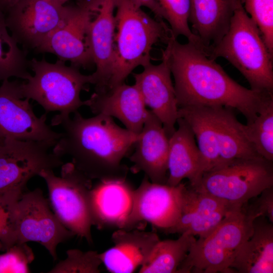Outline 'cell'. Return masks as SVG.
<instances>
[{"instance_id":"obj_12","label":"cell","mask_w":273,"mask_h":273,"mask_svg":"<svg viewBox=\"0 0 273 273\" xmlns=\"http://www.w3.org/2000/svg\"><path fill=\"white\" fill-rule=\"evenodd\" d=\"M52 149L42 143L5 138L0 146V192L23 191L41 170L61 167L62 158Z\"/></svg>"},{"instance_id":"obj_31","label":"cell","mask_w":273,"mask_h":273,"mask_svg":"<svg viewBox=\"0 0 273 273\" xmlns=\"http://www.w3.org/2000/svg\"><path fill=\"white\" fill-rule=\"evenodd\" d=\"M244 3L246 12L257 26L273 56V0H244Z\"/></svg>"},{"instance_id":"obj_14","label":"cell","mask_w":273,"mask_h":273,"mask_svg":"<svg viewBox=\"0 0 273 273\" xmlns=\"http://www.w3.org/2000/svg\"><path fill=\"white\" fill-rule=\"evenodd\" d=\"M17 243L36 242L56 260L58 245L74 234L67 229L50 209L39 189L22 194L17 208Z\"/></svg>"},{"instance_id":"obj_17","label":"cell","mask_w":273,"mask_h":273,"mask_svg":"<svg viewBox=\"0 0 273 273\" xmlns=\"http://www.w3.org/2000/svg\"><path fill=\"white\" fill-rule=\"evenodd\" d=\"M134 190L126 176L99 179L89 195L93 225L98 229H126L133 207Z\"/></svg>"},{"instance_id":"obj_32","label":"cell","mask_w":273,"mask_h":273,"mask_svg":"<svg viewBox=\"0 0 273 273\" xmlns=\"http://www.w3.org/2000/svg\"><path fill=\"white\" fill-rule=\"evenodd\" d=\"M67 257L59 262L49 272L98 273L102 264L99 253L95 251L83 252L79 249H70L67 251Z\"/></svg>"},{"instance_id":"obj_23","label":"cell","mask_w":273,"mask_h":273,"mask_svg":"<svg viewBox=\"0 0 273 273\" xmlns=\"http://www.w3.org/2000/svg\"><path fill=\"white\" fill-rule=\"evenodd\" d=\"M178 127L169 137L166 184L175 186L185 179L194 186L203 173L202 160L194 134L187 122L178 117Z\"/></svg>"},{"instance_id":"obj_2","label":"cell","mask_w":273,"mask_h":273,"mask_svg":"<svg viewBox=\"0 0 273 273\" xmlns=\"http://www.w3.org/2000/svg\"><path fill=\"white\" fill-rule=\"evenodd\" d=\"M62 135L53 152L69 157L75 167L91 179L126 176L122 160L130 155L139 134L101 114L85 118L78 112L61 121Z\"/></svg>"},{"instance_id":"obj_29","label":"cell","mask_w":273,"mask_h":273,"mask_svg":"<svg viewBox=\"0 0 273 273\" xmlns=\"http://www.w3.org/2000/svg\"><path fill=\"white\" fill-rule=\"evenodd\" d=\"M23 191L0 192V250L7 251L17 243L16 216L18 202Z\"/></svg>"},{"instance_id":"obj_38","label":"cell","mask_w":273,"mask_h":273,"mask_svg":"<svg viewBox=\"0 0 273 273\" xmlns=\"http://www.w3.org/2000/svg\"><path fill=\"white\" fill-rule=\"evenodd\" d=\"M5 138L3 137V136L0 135V146L3 143V141L4 140Z\"/></svg>"},{"instance_id":"obj_22","label":"cell","mask_w":273,"mask_h":273,"mask_svg":"<svg viewBox=\"0 0 273 273\" xmlns=\"http://www.w3.org/2000/svg\"><path fill=\"white\" fill-rule=\"evenodd\" d=\"M160 240L154 232L117 229L112 235L113 246L99 256L109 272L132 273L143 265Z\"/></svg>"},{"instance_id":"obj_35","label":"cell","mask_w":273,"mask_h":273,"mask_svg":"<svg viewBox=\"0 0 273 273\" xmlns=\"http://www.w3.org/2000/svg\"><path fill=\"white\" fill-rule=\"evenodd\" d=\"M139 7H145L154 14L155 19L161 22L166 20V14L157 0H133Z\"/></svg>"},{"instance_id":"obj_20","label":"cell","mask_w":273,"mask_h":273,"mask_svg":"<svg viewBox=\"0 0 273 273\" xmlns=\"http://www.w3.org/2000/svg\"><path fill=\"white\" fill-rule=\"evenodd\" d=\"M84 106L95 115L116 118L136 134L141 132L149 113L136 85L124 82L109 89L95 91L84 101Z\"/></svg>"},{"instance_id":"obj_30","label":"cell","mask_w":273,"mask_h":273,"mask_svg":"<svg viewBox=\"0 0 273 273\" xmlns=\"http://www.w3.org/2000/svg\"><path fill=\"white\" fill-rule=\"evenodd\" d=\"M163 11L169 23L172 36L177 39L180 35L202 48L197 37L192 32L189 25L191 0H157Z\"/></svg>"},{"instance_id":"obj_9","label":"cell","mask_w":273,"mask_h":273,"mask_svg":"<svg viewBox=\"0 0 273 273\" xmlns=\"http://www.w3.org/2000/svg\"><path fill=\"white\" fill-rule=\"evenodd\" d=\"M61 175L53 170H41L38 176L47 185L54 212L62 223L74 235L93 243V225L89 205L92 179L78 170L71 162L61 166Z\"/></svg>"},{"instance_id":"obj_34","label":"cell","mask_w":273,"mask_h":273,"mask_svg":"<svg viewBox=\"0 0 273 273\" xmlns=\"http://www.w3.org/2000/svg\"><path fill=\"white\" fill-rule=\"evenodd\" d=\"M252 199V203L245 204L247 211L257 217H265L273 223V187L264 189Z\"/></svg>"},{"instance_id":"obj_15","label":"cell","mask_w":273,"mask_h":273,"mask_svg":"<svg viewBox=\"0 0 273 273\" xmlns=\"http://www.w3.org/2000/svg\"><path fill=\"white\" fill-rule=\"evenodd\" d=\"M186 186L182 182L175 186L154 183L145 176L134 190L133 207L126 230L147 222L168 234L179 218Z\"/></svg>"},{"instance_id":"obj_27","label":"cell","mask_w":273,"mask_h":273,"mask_svg":"<svg viewBox=\"0 0 273 273\" xmlns=\"http://www.w3.org/2000/svg\"><path fill=\"white\" fill-rule=\"evenodd\" d=\"M8 30L5 14L0 9V81L11 77L27 80L31 76L29 60Z\"/></svg>"},{"instance_id":"obj_19","label":"cell","mask_w":273,"mask_h":273,"mask_svg":"<svg viewBox=\"0 0 273 273\" xmlns=\"http://www.w3.org/2000/svg\"><path fill=\"white\" fill-rule=\"evenodd\" d=\"M242 206L232 205L186 185L183 192L179 218L168 234L187 233L199 238L204 237L221 222L229 212Z\"/></svg>"},{"instance_id":"obj_3","label":"cell","mask_w":273,"mask_h":273,"mask_svg":"<svg viewBox=\"0 0 273 273\" xmlns=\"http://www.w3.org/2000/svg\"><path fill=\"white\" fill-rule=\"evenodd\" d=\"M233 109L225 107L178 108L193 131L204 173L237 159L260 156L247 138Z\"/></svg>"},{"instance_id":"obj_37","label":"cell","mask_w":273,"mask_h":273,"mask_svg":"<svg viewBox=\"0 0 273 273\" xmlns=\"http://www.w3.org/2000/svg\"><path fill=\"white\" fill-rule=\"evenodd\" d=\"M62 4H65V3L69 0H54Z\"/></svg>"},{"instance_id":"obj_4","label":"cell","mask_w":273,"mask_h":273,"mask_svg":"<svg viewBox=\"0 0 273 273\" xmlns=\"http://www.w3.org/2000/svg\"><path fill=\"white\" fill-rule=\"evenodd\" d=\"M115 57L106 90L123 83L139 66L151 63V52L158 42L172 37L165 22L152 18L133 0H115Z\"/></svg>"},{"instance_id":"obj_18","label":"cell","mask_w":273,"mask_h":273,"mask_svg":"<svg viewBox=\"0 0 273 273\" xmlns=\"http://www.w3.org/2000/svg\"><path fill=\"white\" fill-rule=\"evenodd\" d=\"M169 137L162 122L149 110L143 128L129 155L133 173L143 172L152 183L166 184Z\"/></svg>"},{"instance_id":"obj_24","label":"cell","mask_w":273,"mask_h":273,"mask_svg":"<svg viewBox=\"0 0 273 273\" xmlns=\"http://www.w3.org/2000/svg\"><path fill=\"white\" fill-rule=\"evenodd\" d=\"M242 0H191L189 22L206 53L228 31L232 17Z\"/></svg>"},{"instance_id":"obj_8","label":"cell","mask_w":273,"mask_h":273,"mask_svg":"<svg viewBox=\"0 0 273 273\" xmlns=\"http://www.w3.org/2000/svg\"><path fill=\"white\" fill-rule=\"evenodd\" d=\"M273 161L258 156L234 160L203 173L191 186L236 206L273 187Z\"/></svg>"},{"instance_id":"obj_1","label":"cell","mask_w":273,"mask_h":273,"mask_svg":"<svg viewBox=\"0 0 273 273\" xmlns=\"http://www.w3.org/2000/svg\"><path fill=\"white\" fill-rule=\"evenodd\" d=\"M178 108L225 107L239 111L251 122L273 94L248 89L232 79L200 47L173 37L166 44Z\"/></svg>"},{"instance_id":"obj_25","label":"cell","mask_w":273,"mask_h":273,"mask_svg":"<svg viewBox=\"0 0 273 273\" xmlns=\"http://www.w3.org/2000/svg\"><path fill=\"white\" fill-rule=\"evenodd\" d=\"M231 268L234 272H273V223L267 218L254 220L252 234L238 251Z\"/></svg>"},{"instance_id":"obj_11","label":"cell","mask_w":273,"mask_h":273,"mask_svg":"<svg viewBox=\"0 0 273 273\" xmlns=\"http://www.w3.org/2000/svg\"><path fill=\"white\" fill-rule=\"evenodd\" d=\"M102 0H77L70 4L63 23L37 51L56 55L71 65L87 69L94 65L89 43L90 22Z\"/></svg>"},{"instance_id":"obj_13","label":"cell","mask_w":273,"mask_h":273,"mask_svg":"<svg viewBox=\"0 0 273 273\" xmlns=\"http://www.w3.org/2000/svg\"><path fill=\"white\" fill-rule=\"evenodd\" d=\"M29 99L23 98L20 82L6 79L0 85V135L4 138L46 144L53 148L61 132L46 123L47 113L38 117Z\"/></svg>"},{"instance_id":"obj_33","label":"cell","mask_w":273,"mask_h":273,"mask_svg":"<svg viewBox=\"0 0 273 273\" xmlns=\"http://www.w3.org/2000/svg\"><path fill=\"white\" fill-rule=\"evenodd\" d=\"M34 254L26 243H17L0 254V273H27Z\"/></svg>"},{"instance_id":"obj_26","label":"cell","mask_w":273,"mask_h":273,"mask_svg":"<svg viewBox=\"0 0 273 273\" xmlns=\"http://www.w3.org/2000/svg\"><path fill=\"white\" fill-rule=\"evenodd\" d=\"M195 236L183 233L175 240H159L146 260L140 267V273H176L196 241Z\"/></svg>"},{"instance_id":"obj_16","label":"cell","mask_w":273,"mask_h":273,"mask_svg":"<svg viewBox=\"0 0 273 273\" xmlns=\"http://www.w3.org/2000/svg\"><path fill=\"white\" fill-rule=\"evenodd\" d=\"M143 68L140 73H132L134 84L147 108L162 122L170 137L176 129L178 107L167 48L162 50L160 64L154 65L151 63Z\"/></svg>"},{"instance_id":"obj_21","label":"cell","mask_w":273,"mask_h":273,"mask_svg":"<svg viewBox=\"0 0 273 273\" xmlns=\"http://www.w3.org/2000/svg\"><path fill=\"white\" fill-rule=\"evenodd\" d=\"M115 0H102L89 27V43L95 71L91 74L96 91L106 90L115 57Z\"/></svg>"},{"instance_id":"obj_7","label":"cell","mask_w":273,"mask_h":273,"mask_svg":"<svg viewBox=\"0 0 273 273\" xmlns=\"http://www.w3.org/2000/svg\"><path fill=\"white\" fill-rule=\"evenodd\" d=\"M256 217L245 204L229 212L207 235L196 239L177 273H234L231 265L251 235Z\"/></svg>"},{"instance_id":"obj_5","label":"cell","mask_w":273,"mask_h":273,"mask_svg":"<svg viewBox=\"0 0 273 273\" xmlns=\"http://www.w3.org/2000/svg\"><path fill=\"white\" fill-rule=\"evenodd\" d=\"M206 54L214 60L226 59L244 76L252 90L273 94V56L243 1L236 9L225 34Z\"/></svg>"},{"instance_id":"obj_6","label":"cell","mask_w":273,"mask_h":273,"mask_svg":"<svg viewBox=\"0 0 273 273\" xmlns=\"http://www.w3.org/2000/svg\"><path fill=\"white\" fill-rule=\"evenodd\" d=\"M29 67L34 74L26 82H20L22 97L36 101L46 113L58 112L51 120L52 126L59 125L84 106L80 94L92 84L91 74H83L79 68L67 66L59 59L51 63L44 58H33L29 60Z\"/></svg>"},{"instance_id":"obj_10","label":"cell","mask_w":273,"mask_h":273,"mask_svg":"<svg viewBox=\"0 0 273 273\" xmlns=\"http://www.w3.org/2000/svg\"><path fill=\"white\" fill-rule=\"evenodd\" d=\"M70 8L54 0H17L5 13L6 23L18 44L37 51L65 21Z\"/></svg>"},{"instance_id":"obj_28","label":"cell","mask_w":273,"mask_h":273,"mask_svg":"<svg viewBox=\"0 0 273 273\" xmlns=\"http://www.w3.org/2000/svg\"><path fill=\"white\" fill-rule=\"evenodd\" d=\"M243 127L256 153L273 161V98L263 104L251 122Z\"/></svg>"},{"instance_id":"obj_36","label":"cell","mask_w":273,"mask_h":273,"mask_svg":"<svg viewBox=\"0 0 273 273\" xmlns=\"http://www.w3.org/2000/svg\"><path fill=\"white\" fill-rule=\"evenodd\" d=\"M17 0H0V9L5 13Z\"/></svg>"}]
</instances>
